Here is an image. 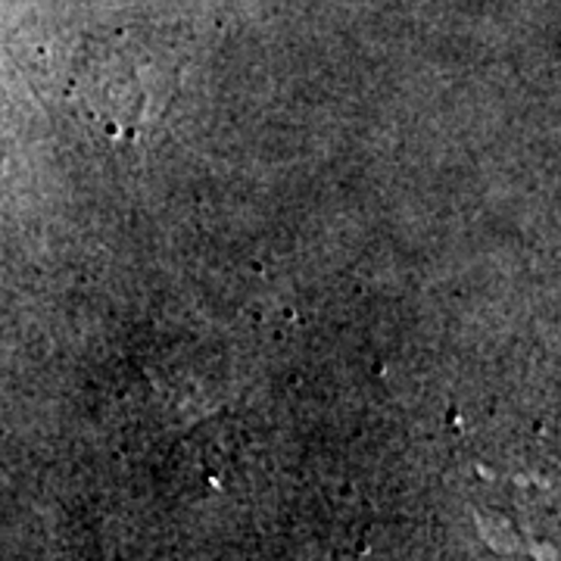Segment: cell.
Listing matches in <instances>:
<instances>
[{"label":"cell","instance_id":"cell-1","mask_svg":"<svg viewBox=\"0 0 561 561\" xmlns=\"http://www.w3.org/2000/svg\"><path fill=\"white\" fill-rule=\"evenodd\" d=\"M76 94L88 119L110 138H135L153 128L172 101L175 66L138 41H106L81 62Z\"/></svg>","mask_w":561,"mask_h":561}]
</instances>
